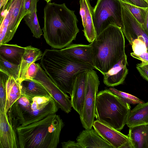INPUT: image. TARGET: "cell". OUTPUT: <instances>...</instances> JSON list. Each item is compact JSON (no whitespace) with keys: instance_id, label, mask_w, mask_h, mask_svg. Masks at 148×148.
Segmentation results:
<instances>
[{"instance_id":"obj_1","label":"cell","mask_w":148,"mask_h":148,"mask_svg":"<svg viewBox=\"0 0 148 148\" xmlns=\"http://www.w3.org/2000/svg\"><path fill=\"white\" fill-rule=\"evenodd\" d=\"M44 38L52 48L62 49L75 40L79 30L75 12L65 3H47L44 9Z\"/></svg>"},{"instance_id":"obj_2","label":"cell","mask_w":148,"mask_h":148,"mask_svg":"<svg viewBox=\"0 0 148 148\" xmlns=\"http://www.w3.org/2000/svg\"><path fill=\"white\" fill-rule=\"evenodd\" d=\"M40 64L46 73L62 91L71 97L73 82L79 72L95 69L91 65L75 61L60 50L46 49Z\"/></svg>"},{"instance_id":"obj_3","label":"cell","mask_w":148,"mask_h":148,"mask_svg":"<svg viewBox=\"0 0 148 148\" xmlns=\"http://www.w3.org/2000/svg\"><path fill=\"white\" fill-rule=\"evenodd\" d=\"M64 125L56 113L17 129L20 148H56Z\"/></svg>"},{"instance_id":"obj_4","label":"cell","mask_w":148,"mask_h":148,"mask_svg":"<svg viewBox=\"0 0 148 148\" xmlns=\"http://www.w3.org/2000/svg\"><path fill=\"white\" fill-rule=\"evenodd\" d=\"M91 43L94 67L102 75L125 54L124 34L116 25H109Z\"/></svg>"},{"instance_id":"obj_5","label":"cell","mask_w":148,"mask_h":148,"mask_svg":"<svg viewBox=\"0 0 148 148\" xmlns=\"http://www.w3.org/2000/svg\"><path fill=\"white\" fill-rule=\"evenodd\" d=\"M58 109L50 95L30 97L21 95L9 110L17 120L19 126H23L55 114Z\"/></svg>"},{"instance_id":"obj_6","label":"cell","mask_w":148,"mask_h":148,"mask_svg":"<svg viewBox=\"0 0 148 148\" xmlns=\"http://www.w3.org/2000/svg\"><path fill=\"white\" fill-rule=\"evenodd\" d=\"M130 104L122 101L109 89L97 92L96 99L95 118L119 131L126 125Z\"/></svg>"},{"instance_id":"obj_7","label":"cell","mask_w":148,"mask_h":148,"mask_svg":"<svg viewBox=\"0 0 148 148\" xmlns=\"http://www.w3.org/2000/svg\"><path fill=\"white\" fill-rule=\"evenodd\" d=\"M0 12V45L7 44L12 39L26 15L24 0H9Z\"/></svg>"},{"instance_id":"obj_8","label":"cell","mask_w":148,"mask_h":148,"mask_svg":"<svg viewBox=\"0 0 148 148\" xmlns=\"http://www.w3.org/2000/svg\"><path fill=\"white\" fill-rule=\"evenodd\" d=\"M93 23L97 36L110 25L123 29L121 5L119 0H97L93 9Z\"/></svg>"},{"instance_id":"obj_9","label":"cell","mask_w":148,"mask_h":148,"mask_svg":"<svg viewBox=\"0 0 148 148\" xmlns=\"http://www.w3.org/2000/svg\"><path fill=\"white\" fill-rule=\"evenodd\" d=\"M86 76L84 99L79 117L83 127L88 130L92 128L95 121L96 96L100 82L94 69L87 71Z\"/></svg>"},{"instance_id":"obj_10","label":"cell","mask_w":148,"mask_h":148,"mask_svg":"<svg viewBox=\"0 0 148 148\" xmlns=\"http://www.w3.org/2000/svg\"><path fill=\"white\" fill-rule=\"evenodd\" d=\"M0 148H19L17 132V119L9 110L0 111Z\"/></svg>"},{"instance_id":"obj_11","label":"cell","mask_w":148,"mask_h":148,"mask_svg":"<svg viewBox=\"0 0 148 148\" xmlns=\"http://www.w3.org/2000/svg\"><path fill=\"white\" fill-rule=\"evenodd\" d=\"M39 69L33 79L41 84L55 100L58 108L66 113L71 110L72 107L70 97L60 89L49 77L39 64Z\"/></svg>"},{"instance_id":"obj_12","label":"cell","mask_w":148,"mask_h":148,"mask_svg":"<svg viewBox=\"0 0 148 148\" xmlns=\"http://www.w3.org/2000/svg\"><path fill=\"white\" fill-rule=\"evenodd\" d=\"M121 3L123 23L122 31L124 36L130 45L135 39H142L146 44L148 51V34L128 9Z\"/></svg>"},{"instance_id":"obj_13","label":"cell","mask_w":148,"mask_h":148,"mask_svg":"<svg viewBox=\"0 0 148 148\" xmlns=\"http://www.w3.org/2000/svg\"><path fill=\"white\" fill-rule=\"evenodd\" d=\"M92 127L98 134L113 148H123L130 140L128 135L98 120L94 121Z\"/></svg>"},{"instance_id":"obj_14","label":"cell","mask_w":148,"mask_h":148,"mask_svg":"<svg viewBox=\"0 0 148 148\" xmlns=\"http://www.w3.org/2000/svg\"><path fill=\"white\" fill-rule=\"evenodd\" d=\"M127 56L125 54L107 72L103 73V82L108 87H114L123 82L128 73Z\"/></svg>"},{"instance_id":"obj_15","label":"cell","mask_w":148,"mask_h":148,"mask_svg":"<svg viewBox=\"0 0 148 148\" xmlns=\"http://www.w3.org/2000/svg\"><path fill=\"white\" fill-rule=\"evenodd\" d=\"M60 51L72 59L94 66L92 43L88 45L70 44Z\"/></svg>"},{"instance_id":"obj_16","label":"cell","mask_w":148,"mask_h":148,"mask_svg":"<svg viewBox=\"0 0 148 148\" xmlns=\"http://www.w3.org/2000/svg\"><path fill=\"white\" fill-rule=\"evenodd\" d=\"M86 71L79 72L75 76L71 97L72 107L79 116L82 114L84 99Z\"/></svg>"},{"instance_id":"obj_17","label":"cell","mask_w":148,"mask_h":148,"mask_svg":"<svg viewBox=\"0 0 148 148\" xmlns=\"http://www.w3.org/2000/svg\"><path fill=\"white\" fill-rule=\"evenodd\" d=\"M79 3V12L84 27V34L87 40L91 43L97 36L92 19L94 8L91 5L90 0H80Z\"/></svg>"},{"instance_id":"obj_18","label":"cell","mask_w":148,"mask_h":148,"mask_svg":"<svg viewBox=\"0 0 148 148\" xmlns=\"http://www.w3.org/2000/svg\"><path fill=\"white\" fill-rule=\"evenodd\" d=\"M81 148H113L92 128L82 131L76 138Z\"/></svg>"},{"instance_id":"obj_19","label":"cell","mask_w":148,"mask_h":148,"mask_svg":"<svg viewBox=\"0 0 148 148\" xmlns=\"http://www.w3.org/2000/svg\"><path fill=\"white\" fill-rule=\"evenodd\" d=\"M25 53L19 65L18 79L21 83L26 79L27 70L33 62L41 59L43 53L41 50L31 45L25 47Z\"/></svg>"},{"instance_id":"obj_20","label":"cell","mask_w":148,"mask_h":148,"mask_svg":"<svg viewBox=\"0 0 148 148\" xmlns=\"http://www.w3.org/2000/svg\"><path fill=\"white\" fill-rule=\"evenodd\" d=\"M148 124V101L139 103L128 114L126 125L129 127Z\"/></svg>"},{"instance_id":"obj_21","label":"cell","mask_w":148,"mask_h":148,"mask_svg":"<svg viewBox=\"0 0 148 148\" xmlns=\"http://www.w3.org/2000/svg\"><path fill=\"white\" fill-rule=\"evenodd\" d=\"M128 136L133 148H148V124L129 127Z\"/></svg>"},{"instance_id":"obj_22","label":"cell","mask_w":148,"mask_h":148,"mask_svg":"<svg viewBox=\"0 0 148 148\" xmlns=\"http://www.w3.org/2000/svg\"><path fill=\"white\" fill-rule=\"evenodd\" d=\"M21 95L26 97L50 96V95L40 82L33 79H26L21 83Z\"/></svg>"},{"instance_id":"obj_23","label":"cell","mask_w":148,"mask_h":148,"mask_svg":"<svg viewBox=\"0 0 148 148\" xmlns=\"http://www.w3.org/2000/svg\"><path fill=\"white\" fill-rule=\"evenodd\" d=\"M25 51V47L16 44L0 45V56L8 61L18 65L20 64Z\"/></svg>"},{"instance_id":"obj_24","label":"cell","mask_w":148,"mask_h":148,"mask_svg":"<svg viewBox=\"0 0 148 148\" xmlns=\"http://www.w3.org/2000/svg\"><path fill=\"white\" fill-rule=\"evenodd\" d=\"M21 82L13 77H9L6 83L5 110L7 112L21 95Z\"/></svg>"},{"instance_id":"obj_25","label":"cell","mask_w":148,"mask_h":148,"mask_svg":"<svg viewBox=\"0 0 148 148\" xmlns=\"http://www.w3.org/2000/svg\"><path fill=\"white\" fill-rule=\"evenodd\" d=\"M39 0H32L30 8V12L24 17L26 24L31 30L33 37L40 38L42 32L39 23L37 16V4Z\"/></svg>"},{"instance_id":"obj_26","label":"cell","mask_w":148,"mask_h":148,"mask_svg":"<svg viewBox=\"0 0 148 148\" xmlns=\"http://www.w3.org/2000/svg\"><path fill=\"white\" fill-rule=\"evenodd\" d=\"M120 1L128 9L145 30L147 8H142L121 1Z\"/></svg>"},{"instance_id":"obj_27","label":"cell","mask_w":148,"mask_h":148,"mask_svg":"<svg viewBox=\"0 0 148 148\" xmlns=\"http://www.w3.org/2000/svg\"><path fill=\"white\" fill-rule=\"evenodd\" d=\"M0 71L18 79L19 71V65L13 64L0 56Z\"/></svg>"},{"instance_id":"obj_28","label":"cell","mask_w":148,"mask_h":148,"mask_svg":"<svg viewBox=\"0 0 148 148\" xmlns=\"http://www.w3.org/2000/svg\"><path fill=\"white\" fill-rule=\"evenodd\" d=\"M109 89L119 97L122 101L129 104H135L145 103L138 97L128 93L119 91L113 87H110Z\"/></svg>"},{"instance_id":"obj_29","label":"cell","mask_w":148,"mask_h":148,"mask_svg":"<svg viewBox=\"0 0 148 148\" xmlns=\"http://www.w3.org/2000/svg\"><path fill=\"white\" fill-rule=\"evenodd\" d=\"M9 76L5 73L0 71V111H5L6 83Z\"/></svg>"},{"instance_id":"obj_30","label":"cell","mask_w":148,"mask_h":148,"mask_svg":"<svg viewBox=\"0 0 148 148\" xmlns=\"http://www.w3.org/2000/svg\"><path fill=\"white\" fill-rule=\"evenodd\" d=\"M131 45L133 53L137 55H139L143 53L148 51L146 44L142 39H135Z\"/></svg>"},{"instance_id":"obj_31","label":"cell","mask_w":148,"mask_h":148,"mask_svg":"<svg viewBox=\"0 0 148 148\" xmlns=\"http://www.w3.org/2000/svg\"><path fill=\"white\" fill-rule=\"evenodd\" d=\"M38 63H32L27 71L26 79H33L36 76L39 69Z\"/></svg>"},{"instance_id":"obj_32","label":"cell","mask_w":148,"mask_h":148,"mask_svg":"<svg viewBox=\"0 0 148 148\" xmlns=\"http://www.w3.org/2000/svg\"><path fill=\"white\" fill-rule=\"evenodd\" d=\"M136 6L142 8H148V3L145 0H120Z\"/></svg>"},{"instance_id":"obj_33","label":"cell","mask_w":148,"mask_h":148,"mask_svg":"<svg viewBox=\"0 0 148 148\" xmlns=\"http://www.w3.org/2000/svg\"><path fill=\"white\" fill-rule=\"evenodd\" d=\"M136 68L140 75L148 82V69L140 64L136 65Z\"/></svg>"},{"instance_id":"obj_34","label":"cell","mask_w":148,"mask_h":148,"mask_svg":"<svg viewBox=\"0 0 148 148\" xmlns=\"http://www.w3.org/2000/svg\"><path fill=\"white\" fill-rule=\"evenodd\" d=\"M62 146L63 148H81L77 142L71 140L62 142Z\"/></svg>"},{"instance_id":"obj_35","label":"cell","mask_w":148,"mask_h":148,"mask_svg":"<svg viewBox=\"0 0 148 148\" xmlns=\"http://www.w3.org/2000/svg\"><path fill=\"white\" fill-rule=\"evenodd\" d=\"M133 58L141 60V61L148 62V51L143 53L139 55H137L133 52L130 53Z\"/></svg>"},{"instance_id":"obj_36","label":"cell","mask_w":148,"mask_h":148,"mask_svg":"<svg viewBox=\"0 0 148 148\" xmlns=\"http://www.w3.org/2000/svg\"><path fill=\"white\" fill-rule=\"evenodd\" d=\"M32 0H24L25 12L26 14L30 12Z\"/></svg>"},{"instance_id":"obj_37","label":"cell","mask_w":148,"mask_h":148,"mask_svg":"<svg viewBox=\"0 0 148 148\" xmlns=\"http://www.w3.org/2000/svg\"><path fill=\"white\" fill-rule=\"evenodd\" d=\"M146 15L145 21V31L148 34V8H146Z\"/></svg>"},{"instance_id":"obj_38","label":"cell","mask_w":148,"mask_h":148,"mask_svg":"<svg viewBox=\"0 0 148 148\" xmlns=\"http://www.w3.org/2000/svg\"><path fill=\"white\" fill-rule=\"evenodd\" d=\"M9 0H0V10L3 8L6 5Z\"/></svg>"},{"instance_id":"obj_39","label":"cell","mask_w":148,"mask_h":148,"mask_svg":"<svg viewBox=\"0 0 148 148\" xmlns=\"http://www.w3.org/2000/svg\"><path fill=\"white\" fill-rule=\"evenodd\" d=\"M140 64L148 69V62L142 61Z\"/></svg>"},{"instance_id":"obj_40","label":"cell","mask_w":148,"mask_h":148,"mask_svg":"<svg viewBox=\"0 0 148 148\" xmlns=\"http://www.w3.org/2000/svg\"><path fill=\"white\" fill-rule=\"evenodd\" d=\"M47 3L50 2L52 0H45Z\"/></svg>"},{"instance_id":"obj_41","label":"cell","mask_w":148,"mask_h":148,"mask_svg":"<svg viewBox=\"0 0 148 148\" xmlns=\"http://www.w3.org/2000/svg\"><path fill=\"white\" fill-rule=\"evenodd\" d=\"M148 3V0H145Z\"/></svg>"},{"instance_id":"obj_42","label":"cell","mask_w":148,"mask_h":148,"mask_svg":"<svg viewBox=\"0 0 148 148\" xmlns=\"http://www.w3.org/2000/svg\"></svg>"}]
</instances>
